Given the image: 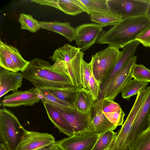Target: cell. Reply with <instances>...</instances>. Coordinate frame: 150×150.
<instances>
[{"label": "cell", "mask_w": 150, "mask_h": 150, "mask_svg": "<svg viewBox=\"0 0 150 150\" xmlns=\"http://www.w3.org/2000/svg\"><path fill=\"white\" fill-rule=\"evenodd\" d=\"M23 78L36 88H71L74 87L67 72L66 62L57 59L52 65L36 58L23 72Z\"/></svg>", "instance_id": "1"}, {"label": "cell", "mask_w": 150, "mask_h": 150, "mask_svg": "<svg viewBox=\"0 0 150 150\" xmlns=\"http://www.w3.org/2000/svg\"><path fill=\"white\" fill-rule=\"evenodd\" d=\"M150 25V21L146 16L123 18L108 30L102 33L97 42L123 48L136 40Z\"/></svg>", "instance_id": "2"}, {"label": "cell", "mask_w": 150, "mask_h": 150, "mask_svg": "<svg viewBox=\"0 0 150 150\" xmlns=\"http://www.w3.org/2000/svg\"><path fill=\"white\" fill-rule=\"evenodd\" d=\"M25 130L12 111L0 109V141L8 150H17Z\"/></svg>", "instance_id": "3"}, {"label": "cell", "mask_w": 150, "mask_h": 150, "mask_svg": "<svg viewBox=\"0 0 150 150\" xmlns=\"http://www.w3.org/2000/svg\"><path fill=\"white\" fill-rule=\"evenodd\" d=\"M119 49L109 46L92 55L90 62L92 70L94 77L100 85L117 62L121 53Z\"/></svg>", "instance_id": "4"}, {"label": "cell", "mask_w": 150, "mask_h": 150, "mask_svg": "<svg viewBox=\"0 0 150 150\" xmlns=\"http://www.w3.org/2000/svg\"><path fill=\"white\" fill-rule=\"evenodd\" d=\"M146 98L143 94L138 93L135 100L124 123L115 132L113 140L107 150H127L129 136L135 119Z\"/></svg>", "instance_id": "5"}, {"label": "cell", "mask_w": 150, "mask_h": 150, "mask_svg": "<svg viewBox=\"0 0 150 150\" xmlns=\"http://www.w3.org/2000/svg\"><path fill=\"white\" fill-rule=\"evenodd\" d=\"M110 12L122 18L146 16L149 0H107Z\"/></svg>", "instance_id": "6"}, {"label": "cell", "mask_w": 150, "mask_h": 150, "mask_svg": "<svg viewBox=\"0 0 150 150\" xmlns=\"http://www.w3.org/2000/svg\"><path fill=\"white\" fill-rule=\"evenodd\" d=\"M99 135L86 131L56 141L61 150H92Z\"/></svg>", "instance_id": "7"}, {"label": "cell", "mask_w": 150, "mask_h": 150, "mask_svg": "<svg viewBox=\"0 0 150 150\" xmlns=\"http://www.w3.org/2000/svg\"><path fill=\"white\" fill-rule=\"evenodd\" d=\"M48 103L52 105L64 116L71 126L74 134L87 130L91 131V111L82 112L74 108L69 107H61Z\"/></svg>", "instance_id": "8"}, {"label": "cell", "mask_w": 150, "mask_h": 150, "mask_svg": "<svg viewBox=\"0 0 150 150\" xmlns=\"http://www.w3.org/2000/svg\"><path fill=\"white\" fill-rule=\"evenodd\" d=\"M137 59L134 56L113 78L106 89L102 98L113 100L132 77V72Z\"/></svg>", "instance_id": "9"}, {"label": "cell", "mask_w": 150, "mask_h": 150, "mask_svg": "<svg viewBox=\"0 0 150 150\" xmlns=\"http://www.w3.org/2000/svg\"><path fill=\"white\" fill-rule=\"evenodd\" d=\"M55 142L52 134L26 130L17 150H40Z\"/></svg>", "instance_id": "10"}, {"label": "cell", "mask_w": 150, "mask_h": 150, "mask_svg": "<svg viewBox=\"0 0 150 150\" xmlns=\"http://www.w3.org/2000/svg\"><path fill=\"white\" fill-rule=\"evenodd\" d=\"M139 43L138 41L135 40L127 44L123 48L112 69L100 84L99 99L102 98L106 89L113 78L122 69L129 61L134 56L135 53Z\"/></svg>", "instance_id": "11"}, {"label": "cell", "mask_w": 150, "mask_h": 150, "mask_svg": "<svg viewBox=\"0 0 150 150\" xmlns=\"http://www.w3.org/2000/svg\"><path fill=\"white\" fill-rule=\"evenodd\" d=\"M103 27L94 23L84 24L77 27L75 40L78 48L84 51L92 46L97 42Z\"/></svg>", "instance_id": "12"}, {"label": "cell", "mask_w": 150, "mask_h": 150, "mask_svg": "<svg viewBox=\"0 0 150 150\" xmlns=\"http://www.w3.org/2000/svg\"><path fill=\"white\" fill-rule=\"evenodd\" d=\"M42 96L36 87L27 90L18 91L4 97L1 103L3 107L32 106L38 103Z\"/></svg>", "instance_id": "13"}, {"label": "cell", "mask_w": 150, "mask_h": 150, "mask_svg": "<svg viewBox=\"0 0 150 150\" xmlns=\"http://www.w3.org/2000/svg\"><path fill=\"white\" fill-rule=\"evenodd\" d=\"M149 87L147 95L134 122L129 137L128 147L138 136L150 127V85Z\"/></svg>", "instance_id": "14"}, {"label": "cell", "mask_w": 150, "mask_h": 150, "mask_svg": "<svg viewBox=\"0 0 150 150\" xmlns=\"http://www.w3.org/2000/svg\"><path fill=\"white\" fill-rule=\"evenodd\" d=\"M92 115L91 131L99 135L106 131L115 130L117 127L111 123L103 113L100 99L95 102L91 111Z\"/></svg>", "instance_id": "15"}, {"label": "cell", "mask_w": 150, "mask_h": 150, "mask_svg": "<svg viewBox=\"0 0 150 150\" xmlns=\"http://www.w3.org/2000/svg\"><path fill=\"white\" fill-rule=\"evenodd\" d=\"M31 1L54 7L70 15L86 13L84 6L79 0H32Z\"/></svg>", "instance_id": "16"}, {"label": "cell", "mask_w": 150, "mask_h": 150, "mask_svg": "<svg viewBox=\"0 0 150 150\" xmlns=\"http://www.w3.org/2000/svg\"><path fill=\"white\" fill-rule=\"evenodd\" d=\"M23 78L22 73L8 71L0 67V98L10 91H17L22 85Z\"/></svg>", "instance_id": "17"}, {"label": "cell", "mask_w": 150, "mask_h": 150, "mask_svg": "<svg viewBox=\"0 0 150 150\" xmlns=\"http://www.w3.org/2000/svg\"><path fill=\"white\" fill-rule=\"evenodd\" d=\"M42 102L49 119L55 127L69 137L73 136L74 134L71 126L61 113L51 104Z\"/></svg>", "instance_id": "18"}, {"label": "cell", "mask_w": 150, "mask_h": 150, "mask_svg": "<svg viewBox=\"0 0 150 150\" xmlns=\"http://www.w3.org/2000/svg\"><path fill=\"white\" fill-rule=\"evenodd\" d=\"M40 28L59 33L64 37L69 42L75 40L76 29L68 22L53 21H39Z\"/></svg>", "instance_id": "19"}, {"label": "cell", "mask_w": 150, "mask_h": 150, "mask_svg": "<svg viewBox=\"0 0 150 150\" xmlns=\"http://www.w3.org/2000/svg\"><path fill=\"white\" fill-rule=\"evenodd\" d=\"M84 53L80 51L77 55L69 62H66L67 72L74 86L78 88H83L81 79V66Z\"/></svg>", "instance_id": "20"}, {"label": "cell", "mask_w": 150, "mask_h": 150, "mask_svg": "<svg viewBox=\"0 0 150 150\" xmlns=\"http://www.w3.org/2000/svg\"><path fill=\"white\" fill-rule=\"evenodd\" d=\"M95 101L90 92L82 88L77 92L75 101V108L82 112H90Z\"/></svg>", "instance_id": "21"}, {"label": "cell", "mask_w": 150, "mask_h": 150, "mask_svg": "<svg viewBox=\"0 0 150 150\" xmlns=\"http://www.w3.org/2000/svg\"><path fill=\"white\" fill-rule=\"evenodd\" d=\"M44 88L60 100L75 108L77 93L80 88L74 87L71 88Z\"/></svg>", "instance_id": "22"}, {"label": "cell", "mask_w": 150, "mask_h": 150, "mask_svg": "<svg viewBox=\"0 0 150 150\" xmlns=\"http://www.w3.org/2000/svg\"><path fill=\"white\" fill-rule=\"evenodd\" d=\"M80 50L78 47L66 44L56 49L50 58L54 62L58 59L67 62L74 58Z\"/></svg>", "instance_id": "23"}, {"label": "cell", "mask_w": 150, "mask_h": 150, "mask_svg": "<svg viewBox=\"0 0 150 150\" xmlns=\"http://www.w3.org/2000/svg\"><path fill=\"white\" fill-rule=\"evenodd\" d=\"M90 15L91 21L103 27L113 25L122 18L120 16L111 12H94Z\"/></svg>", "instance_id": "24"}, {"label": "cell", "mask_w": 150, "mask_h": 150, "mask_svg": "<svg viewBox=\"0 0 150 150\" xmlns=\"http://www.w3.org/2000/svg\"><path fill=\"white\" fill-rule=\"evenodd\" d=\"M149 83L132 79L123 88L121 91L122 96L124 99L129 100L133 96L137 95L142 89L147 86Z\"/></svg>", "instance_id": "25"}, {"label": "cell", "mask_w": 150, "mask_h": 150, "mask_svg": "<svg viewBox=\"0 0 150 150\" xmlns=\"http://www.w3.org/2000/svg\"><path fill=\"white\" fill-rule=\"evenodd\" d=\"M84 6L86 13L90 15L94 12H111L107 0H79Z\"/></svg>", "instance_id": "26"}, {"label": "cell", "mask_w": 150, "mask_h": 150, "mask_svg": "<svg viewBox=\"0 0 150 150\" xmlns=\"http://www.w3.org/2000/svg\"><path fill=\"white\" fill-rule=\"evenodd\" d=\"M5 45L18 71L23 72L27 68L30 61L24 59L16 47L6 43Z\"/></svg>", "instance_id": "27"}, {"label": "cell", "mask_w": 150, "mask_h": 150, "mask_svg": "<svg viewBox=\"0 0 150 150\" xmlns=\"http://www.w3.org/2000/svg\"><path fill=\"white\" fill-rule=\"evenodd\" d=\"M128 150H150V127L138 136L129 146Z\"/></svg>", "instance_id": "28"}, {"label": "cell", "mask_w": 150, "mask_h": 150, "mask_svg": "<svg viewBox=\"0 0 150 150\" xmlns=\"http://www.w3.org/2000/svg\"><path fill=\"white\" fill-rule=\"evenodd\" d=\"M0 66L8 71H18L9 54L5 43L1 40L0 41Z\"/></svg>", "instance_id": "29"}, {"label": "cell", "mask_w": 150, "mask_h": 150, "mask_svg": "<svg viewBox=\"0 0 150 150\" xmlns=\"http://www.w3.org/2000/svg\"><path fill=\"white\" fill-rule=\"evenodd\" d=\"M18 21L21 24L22 29L26 30L34 33L41 28L39 21L34 19L30 14L21 13Z\"/></svg>", "instance_id": "30"}, {"label": "cell", "mask_w": 150, "mask_h": 150, "mask_svg": "<svg viewBox=\"0 0 150 150\" xmlns=\"http://www.w3.org/2000/svg\"><path fill=\"white\" fill-rule=\"evenodd\" d=\"M115 134L113 130H109L99 135L92 150H105L111 143Z\"/></svg>", "instance_id": "31"}, {"label": "cell", "mask_w": 150, "mask_h": 150, "mask_svg": "<svg viewBox=\"0 0 150 150\" xmlns=\"http://www.w3.org/2000/svg\"><path fill=\"white\" fill-rule=\"evenodd\" d=\"M132 75L134 79L150 82V70L142 64L136 63L132 69Z\"/></svg>", "instance_id": "32"}, {"label": "cell", "mask_w": 150, "mask_h": 150, "mask_svg": "<svg viewBox=\"0 0 150 150\" xmlns=\"http://www.w3.org/2000/svg\"><path fill=\"white\" fill-rule=\"evenodd\" d=\"M36 88L37 89L42 96V98L41 100L42 101L50 103L61 107L67 106L73 108L68 104L60 100L45 88Z\"/></svg>", "instance_id": "33"}, {"label": "cell", "mask_w": 150, "mask_h": 150, "mask_svg": "<svg viewBox=\"0 0 150 150\" xmlns=\"http://www.w3.org/2000/svg\"><path fill=\"white\" fill-rule=\"evenodd\" d=\"M92 71L90 62L88 63L83 59L82 61L81 66L82 85L83 88L88 91V82Z\"/></svg>", "instance_id": "34"}, {"label": "cell", "mask_w": 150, "mask_h": 150, "mask_svg": "<svg viewBox=\"0 0 150 150\" xmlns=\"http://www.w3.org/2000/svg\"><path fill=\"white\" fill-rule=\"evenodd\" d=\"M103 113L107 119L116 126L122 125L125 114L122 109L118 111Z\"/></svg>", "instance_id": "35"}, {"label": "cell", "mask_w": 150, "mask_h": 150, "mask_svg": "<svg viewBox=\"0 0 150 150\" xmlns=\"http://www.w3.org/2000/svg\"><path fill=\"white\" fill-rule=\"evenodd\" d=\"M88 91L94 100L97 101L99 98L100 91V84L94 77L92 71L88 82Z\"/></svg>", "instance_id": "36"}, {"label": "cell", "mask_w": 150, "mask_h": 150, "mask_svg": "<svg viewBox=\"0 0 150 150\" xmlns=\"http://www.w3.org/2000/svg\"><path fill=\"white\" fill-rule=\"evenodd\" d=\"M136 40L145 47H150V25L138 36Z\"/></svg>", "instance_id": "37"}, {"label": "cell", "mask_w": 150, "mask_h": 150, "mask_svg": "<svg viewBox=\"0 0 150 150\" xmlns=\"http://www.w3.org/2000/svg\"><path fill=\"white\" fill-rule=\"evenodd\" d=\"M40 150H61L59 146L56 144L47 147Z\"/></svg>", "instance_id": "38"}, {"label": "cell", "mask_w": 150, "mask_h": 150, "mask_svg": "<svg viewBox=\"0 0 150 150\" xmlns=\"http://www.w3.org/2000/svg\"><path fill=\"white\" fill-rule=\"evenodd\" d=\"M146 16V17L150 21V4L148 7Z\"/></svg>", "instance_id": "39"}, {"label": "cell", "mask_w": 150, "mask_h": 150, "mask_svg": "<svg viewBox=\"0 0 150 150\" xmlns=\"http://www.w3.org/2000/svg\"><path fill=\"white\" fill-rule=\"evenodd\" d=\"M0 150H8L6 146L3 143H0Z\"/></svg>", "instance_id": "40"}, {"label": "cell", "mask_w": 150, "mask_h": 150, "mask_svg": "<svg viewBox=\"0 0 150 150\" xmlns=\"http://www.w3.org/2000/svg\"><path fill=\"white\" fill-rule=\"evenodd\" d=\"M107 148L106 149H105V150H107Z\"/></svg>", "instance_id": "41"}]
</instances>
